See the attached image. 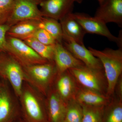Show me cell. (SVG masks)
Instances as JSON below:
<instances>
[{
	"label": "cell",
	"instance_id": "31",
	"mask_svg": "<svg viewBox=\"0 0 122 122\" xmlns=\"http://www.w3.org/2000/svg\"><path fill=\"white\" fill-rule=\"evenodd\" d=\"M62 122H67V121H66V120H65Z\"/></svg>",
	"mask_w": 122,
	"mask_h": 122
},
{
	"label": "cell",
	"instance_id": "22",
	"mask_svg": "<svg viewBox=\"0 0 122 122\" xmlns=\"http://www.w3.org/2000/svg\"><path fill=\"white\" fill-rule=\"evenodd\" d=\"M67 105L65 120L69 122H81L82 109L81 106L73 99Z\"/></svg>",
	"mask_w": 122,
	"mask_h": 122
},
{
	"label": "cell",
	"instance_id": "17",
	"mask_svg": "<svg viewBox=\"0 0 122 122\" xmlns=\"http://www.w3.org/2000/svg\"><path fill=\"white\" fill-rule=\"evenodd\" d=\"M61 75L62 76L57 84L58 93L65 102L73 100L78 89L73 79V77L69 70Z\"/></svg>",
	"mask_w": 122,
	"mask_h": 122
},
{
	"label": "cell",
	"instance_id": "21",
	"mask_svg": "<svg viewBox=\"0 0 122 122\" xmlns=\"http://www.w3.org/2000/svg\"><path fill=\"white\" fill-rule=\"evenodd\" d=\"M81 106L82 109L81 122H102L104 107Z\"/></svg>",
	"mask_w": 122,
	"mask_h": 122
},
{
	"label": "cell",
	"instance_id": "12",
	"mask_svg": "<svg viewBox=\"0 0 122 122\" xmlns=\"http://www.w3.org/2000/svg\"><path fill=\"white\" fill-rule=\"evenodd\" d=\"M53 61L57 71L60 74L70 69L85 65L67 50L62 44L58 42L55 45Z\"/></svg>",
	"mask_w": 122,
	"mask_h": 122
},
{
	"label": "cell",
	"instance_id": "9",
	"mask_svg": "<svg viewBox=\"0 0 122 122\" xmlns=\"http://www.w3.org/2000/svg\"><path fill=\"white\" fill-rule=\"evenodd\" d=\"M24 116L26 122H46V114L35 95L29 90L22 92Z\"/></svg>",
	"mask_w": 122,
	"mask_h": 122
},
{
	"label": "cell",
	"instance_id": "1",
	"mask_svg": "<svg viewBox=\"0 0 122 122\" xmlns=\"http://www.w3.org/2000/svg\"><path fill=\"white\" fill-rule=\"evenodd\" d=\"M88 49L99 59L103 67L107 84V95L113 94L122 72V49L107 48L99 50L91 47Z\"/></svg>",
	"mask_w": 122,
	"mask_h": 122
},
{
	"label": "cell",
	"instance_id": "10",
	"mask_svg": "<svg viewBox=\"0 0 122 122\" xmlns=\"http://www.w3.org/2000/svg\"><path fill=\"white\" fill-rule=\"evenodd\" d=\"M76 0H43L39 6L44 17L60 20L72 12Z\"/></svg>",
	"mask_w": 122,
	"mask_h": 122
},
{
	"label": "cell",
	"instance_id": "24",
	"mask_svg": "<svg viewBox=\"0 0 122 122\" xmlns=\"http://www.w3.org/2000/svg\"><path fill=\"white\" fill-rule=\"evenodd\" d=\"M32 36L40 42L47 45H54L57 42L48 32L43 29H38Z\"/></svg>",
	"mask_w": 122,
	"mask_h": 122
},
{
	"label": "cell",
	"instance_id": "14",
	"mask_svg": "<svg viewBox=\"0 0 122 122\" xmlns=\"http://www.w3.org/2000/svg\"><path fill=\"white\" fill-rule=\"evenodd\" d=\"M71 13L60 20L63 35L72 38L78 44L83 45V39L86 34L81 25L73 17Z\"/></svg>",
	"mask_w": 122,
	"mask_h": 122
},
{
	"label": "cell",
	"instance_id": "29",
	"mask_svg": "<svg viewBox=\"0 0 122 122\" xmlns=\"http://www.w3.org/2000/svg\"><path fill=\"white\" fill-rule=\"evenodd\" d=\"M83 0H76V2L80 4L83 1Z\"/></svg>",
	"mask_w": 122,
	"mask_h": 122
},
{
	"label": "cell",
	"instance_id": "16",
	"mask_svg": "<svg viewBox=\"0 0 122 122\" xmlns=\"http://www.w3.org/2000/svg\"><path fill=\"white\" fill-rule=\"evenodd\" d=\"M41 21L29 20L22 21L10 26L7 35L24 40L32 37L40 28Z\"/></svg>",
	"mask_w": 122,
	"mask_h": 122
},
{
	"label": "cell",
	"instance_id": "5",
	"mask_svg": "<svg viewBox=\"0 0 122 122\" xmlns=\"http://www.w3.org/2000/svg\"><path fill=\"white\" fill-rule=\"evenodd\" d=\"M43 0H13L12 13L7 25L10 26L26 20L41 21L44 16L39 8Z\"/></svg>",
	"mask_w": 122,
	"mask_h": 122
},
{
	"label": "cell",
	"instance_id": "25",
	"mask_svg": "<svg viewBox=\"0 0 122 122\" xmlns=\"http://www.w3.org/2000/svg\"><path fill=\"white\" fill-rule=\"evenodd\" d=\"M105 122H122V106L121 103L111 109L107 116Z\"/></svg>",
	"mask_w": 122,
	"mask_h": 122
},
{
	"label": "cell",
	"instance_id": "28",
	"mask_svg": "<svg viewBox=\"0 0 122 122\" xmlns=\"http://www.w3.org/2000/svg\"><path fill=\"white\" fill-rule=\"evenodd\" d=\"M98 1L99 4V5L102 4L105 1H106L107 0H97Z\"/></svg>",
	"mask_w": 122,
	"mask_h": 122
},
{
	"label": "cell",
	"instance_id": "15",
	"mask_svg": "<svg viewBox=\"0 0 122 122\" xmlns=\"http://www.w3.org/2000/svg\"><path fill=\"white\" fill-rule=\"evenodd\" d=\"M67 105L58 93L51 95L48 102L47 115L50 122H62L65 118Z\"/></svg>",
	"mask_w": 122,
	"mask_h": 122
},
{
	"label": "cell",
	"instance_id": "23",
	"mask_svg": "<svg viewBox=\"0 0 122 122\" xmlns=\"http://www.w3.org/2000/svg\"><path fill=\"white\" fill-rule=\"evenodd\" d=\"M13 0H0V25L7 24L13 8Z\"/></svg>",
	"mask_w": 122,
	"mask_h": 122
},
{
	"label": "cell",
	"instance_id": "18",
	"mask_svg": "<svg viewBox=\"0 0 122 122\" xmlns=\"http://www.w3.org/2000/svg\"><path fill=\"white\" fill-rule=\"evenodd\" d=\"M14 116L10 96L2 85L0 91V122H12Z\"/></svg>",
	"mask_w": 122,
	"mask_h": 122
},
{
	"label": "cell",
	"instance_id": "11",
	"mask_svg": "<svg viewBox=\"0 0 122 122\" xmlns=\"http://www.w3.org/2000/svg\"><path fill=\"white\" fill-rule=\"evenodd\" d=\"M94 17L107 24L114 22L122 27V0H107L96 10Z\"/></svg>",
	"mask_w": 122,
	"mask_h": 122
},
{
	"label": "cell",
	"instance_id": "3",
	"mask_svg": "<svg viewBox=\"0 0 122 122\" xmlns=\"http://www.w3.org/2000/svg\"><path fill=\"white\" fill-rule=\"evenodd\" d=\"M69 71L82 88L103 94H105V91L107 92V86L105 82V74L103 72V70L92 69L84 65L70 69Z\"/></svg>",
	"mask_w": 122,
	"mask_h": 122
},
{
	"label": "cell",
	"instance_id": "27",
	"mask_svg": "<svg viewBox=\"0 0 122 122\" xmlns=\"http://www.w3.org/2000/svg\"><path fill=\"white\" fill-rule=\"evenodd\" d=\"M119 84L118 85V90L119 93L120 95V96L121 97V95L122 96V81L120 80L119 83H118Z\"/></svg>",
	"mask_w": 122,
	"mask_h": 122
},
{
	"label": "cell",
	"instance_id": "2",
	"mask_svg": "<svg viewBox=\"0 0 122 122\" xmlns=\"http://www.w3.org/2000/svg\"><path fill=\"white\" fill-rule=\"evenodd\" d=\"M5 52L17 61L22 68L49 62L39 56L24 41L7 35Z\"/></svg>",
	"mask_w": 122,
	"mask_h": 122
},
{
	"label": "cell",
	"instance_id": "7",
	"mask_svg": "<svg viewBox=\"0 0 122 122\" xmlns=\"http://www.w3.org/2000/svg\"><path fill=\"white\" fill-rule=\"evenodd\" d=\"M25 76L34 84L44 89L50 83L57 70L54 62L37 64L23 68Z\"/></svg>",
	"mask_w": 122,
	"mask_h": 122
},
{
	"label": "cell",
	"instance_id": "32",
	"mask_svg": "<svg viewBox=\"0 0 122 122\" xmlns=\"http://www.w3.org/2000/svg\"></svg>",
	"mask_w": 122,
	"mask_h": 122
},
{
	"label": "cell",
	"instance_id": "19",
	"mask_svg": "<svg viewBox=\"0 0 122 122\" xmlns=\"http://www.w3.org/2000/svg\"><path fill=\"white\" fill-rule=\"evenodd\" d=\"M23 41L42 58L49 62H54L55 45H47L41 43L33 37Z\"/></svg>",
	"mask_w": 122,
	"mask_h": 122
},
{
	"label": "cell",
	"instance_id": "13",
	"mask_svg": "<svg viewBox=\"0 0 122 122\" xmlns=\"http://www.w3.org/2000/svg\"><path fill=\"white\" fill-rule=\"evenodd\" d=\"M109 98L105 94L82 88L78 89L73 99L81 105L104 107L110 102Z\"/></svg>",
	"mask_w": 122,
	"mask_h": 122
},
{
	"label": "cell",
	"instance_id": "4",
	"mask_svg": "<svg viewBox=\"0 0 122 122\" xmlns=\"http://www.w3.org/2000/svg\"><path fill=\"white\" fill-rule=\"evenodd\" d=\"M0 76L9 81L17 95L21 96L25 78L24 69L6 52L0 53Z\"/></svg>",
	"mask_w": 122,
	"mask_h": 122
},
{
	"label": "cell",
	"instance_id": "8",
	"mask_svg": "<svg viewBox=\"0 0 122 122\" xmlns=\"http://www.w3.org/2000/svg\"><path fill=\"white\" fill-rule=\"evenodd\" d=\"M62 45L75 57L92 69L103 70L101 62L84 46L80 45L72 38L63 35Z\"/></svg>",
	"mask_w": 122,
	"mask_h": 122
},
{
	"label": "cell",
	"instance_id": "20",
	"mask_svg": "<svg viewBox=\"0 0 122 122\" xmlns=\"http://www.w3.org/2000/svg\"><path fill=\"white\" fill-rule=\"evenodd\" d=\"M40 28L46 30L58 43L62 44L63 33L60 22L58 20L44 17L40 21Z\"/></svg>",
	"mask_w": 122,
	"mask_h": 122
},
{
	"label": "cell",
	"instance_id": "26",
	"mask_svg": "<svg viewBox=\"0 0 122 122\" xmlns=\"http://www.w3.org/2000/svg\"><path fill=\"white\" fill-rule=\"evenodd\" d=\"M10 27L7 24L0 25V53L5 52L7 32Z\"/></svg>",
	"mask_w": 122,
	"mask_h": 122
},
{
	"label": "cell",
	"instance_id": "30",
	"mask_svg": "<svg viewBox=\"0 0 122 122\" xmlns=\"http://www.w3.org/2000/svg\"><path fill=\"white\" fill-rule=\"evenodd\" d=\"M2 85H1V83L0 82V91L1 88V86H2Z\"/></svg>",
	"mask_w": 122,
	"mask_h": 122
},
{
	"label": "cell",
	"instance_id": "6",
	"mask_svg": "<svg viewBox=\"0 0 122 122\" xmlns=\"http://www.w3.org/2000/svg\"><path fill=\"white\" fill-rule=\"evenodd\" d=\"M73 17L79 23L86 33L97 34L106 37L110 41L115 42L122 49V32L118 37L113 35L105 24L102 21L88 14L81 13H71Z\"/></svg>",
	"mask_w": 122,
	"mask_h": 122
}]
</instances>
